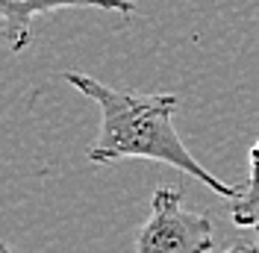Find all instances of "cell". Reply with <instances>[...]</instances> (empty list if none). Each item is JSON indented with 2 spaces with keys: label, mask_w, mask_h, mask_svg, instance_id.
Wrapping results in <instances>:
<instances>
[{
  "label": "cell",
  "mask_w": 259,
  "mask_h": 253,
  "mask_svg": "<svg viewBox=\"0 0 259 253\" xmlns=\"http://www.w3.org/2000/svg\"><path fill=\"white\" fill-rule=\"evenodd\" d=\"M183 194L177 189L153 191L150 218L139 227L136 253H212L215 233L206 215L183 209Z\"/></svg>",
  "instance_id": "2"
},
{
  "label": "cell",
  "mask_w": 259,
  "mask_h": 253,
  "mask_svg": "<svg viewBox=\"0 0 259 253\" xmlns=\"http://www.w3.org/2000/svg\"><path fill=\"white\" fill-rule=\"evenodd\" d=\"M65 79L71 89L82 92L100 106V136L95 144H89V159L95 165H109L121 159H153L200 180L206 189L227 200H233L242 191L209 174L189 153V147L174 130V112L180 106L177 95H162V92L147 95L136 89H112L77 71H65Z\"/></svg>",
  "instance_id": "1"
},
{
  "label": "cell",
  "mask_w": 259,
  "mask_h": 253,
  "mask_svg": "<svg viewBox=\"0 0 259 253\" xmlns=\"http://www.w3.org/2000/svg\"><path fill=\"white\" fill-rule=\"evenodd\" d=\"M0 253H12V247H9V244H3V247H0Z\"/></svg>",
  "instance_id": "6"
},
{
  "label": "cell",
  "mask_w": 259,
  "mask_h": 253,
  "mask_svg": "<svg viewBox=\"0 0 259 253\" xmlns=\"http://www.w3.org/2000/svg\"><path fill=\"white\" fill-rule=\"evenodd\" d=\"M253 230H256V238H259V221H256V224H253ZM256 244H259V241H256Z\"/></svg>",
  "instance_id": "7"
},
{
  "label": "cell",
  "mask_w": 259,
  "mask_h": 253,
  "mask_svg": "<svg viewBox=\"0 0 259 253\" xmlns=\"http://www.w3.org/2000/svg\"><path fill=\"white\" fill-rule=\"evenodd\" d=\"M53 9H103L118 15H136L139 6L133 0H0V35L12 53L30 48L32 21Z\"/></svg>",
  "instance_id": "3"
},
{
  "label": "cell",
  "mask_w": 259,
  "mask_h": 253,
  "mask_svg": "<svg viewBox=\"0 0 259 253\" xmlns=\"http://www.w3.org/2000/svg\"><path fill=\"white\" fill-rule=\"evenodd\" d=\"M250 177L242 191L230 200V218L236 227H253L259 221V142L250 147Z\"/></svg>",
  "instance_id": "4"
},
{
  "label": "cell",
  "mask_w": 259,
  "mask_h": 253,
  "mask_svg": "<svg viewBox=\"0 0 259 253\" xmlns=\"http://www.w3.org/2000/svg\"><path fill=\"white\" fill-rule=\"evenodd\" d=\"M221 253H259V244H239V247H230Z\"/></svg>",
  "instance_id": "5"
}]
</instances>
